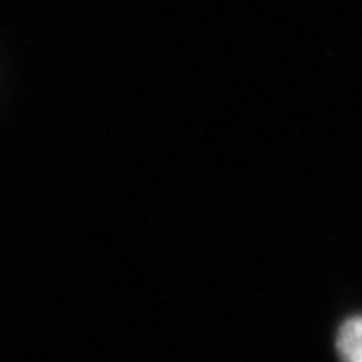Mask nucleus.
<instances>
[{"mask_svg":"<svg viewBox=\"0 0 362 362\" xmlns=\"http://www.w3.org/2000/svg\"><path fill=\"white\" fill-rule=\"evenodd\" d=\"M340 362H362V314L349 316L337 332Z\"/></svg>","mask_w":362,"mask_h":362,"instance_id":"f257e3e1","label":"nucleus"}]
</instances>
